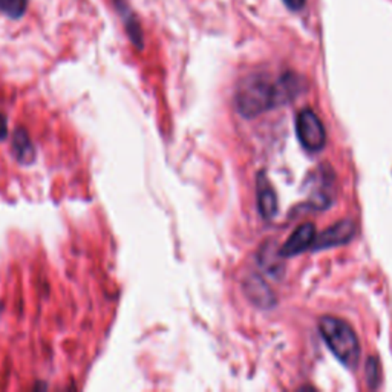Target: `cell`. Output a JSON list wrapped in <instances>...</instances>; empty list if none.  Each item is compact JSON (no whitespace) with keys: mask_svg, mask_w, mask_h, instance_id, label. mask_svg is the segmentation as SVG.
I'll use <instances>...</instances> for the list:
<instances>
[{"mask_svg":"<svg viewBox=\"0 0 392 392\" xmlns=\"http://www.w3.org/2000/svg\"><path fill=\"white\" fill-rule=\"evenodd\" d=\"M296 134L299 141L308 152L322 150L327 143V132H325L322 119L311 109H303L297 114Z\"/></svg>","mask_w":392,"mask_h":392,"instance_id":"obj_3","label":"cell"},{"mask_svg":"<svg viewBox=\"0 0 392 392\" xmlns=\"http://www.w3.org/2000/svg\"><path fill=\"white\" fill-rule=\"evenodd\" d=\"M12 154L22 164H31L36 158L34 146H32L28 132L22 128L16 129L14 135H12Z\"/></svg>","mask_w":392,"mask_h":392,"instance_id":"obj_8","label":"cell"},{"mask_svg":"<svg viewBox=\"0 0 392 392\" xmlns=\"http://www.w3.org/2000/svg\"><path fill=\"white\" fill-rule=\"evenodd\" d=\"M307 89V82L296 72H284L279 77L250 74L239 83L235 104L244 118H255L277 106L287 104Z\"/></svg>","mask_w":392,"mask_h":392,"instance_id":"obj_1","label":"cell"},{"mask_svg":"<svg viewBox=\"0 0 392 392\" xmlns=\"http://www.w3.org/2000/svg\"><path fill=\"white\" fill-rule=\"evenodd\" d=\"M115 5L118 6V11L122 12L123 20L126 23V30H128V34H129L130 40L134 42L137 48L141 49L143 48V34H141V28H139L137 19L132 16L130 10L122 2V0H117Z\"/></svg>","mask_w":392,"mask_h":392,"instance_id":"obj_9","label":"cell"},{"mask_svg":"<svg viewBox=\"0 0 392 392\" xmlns=\"http://www.w3.org/2000/svg\"><path fill=\"white\" fill-rule=\"evenodd\" d=\"M357 225L351 219L338 221L334 225H331L327 230H323L321 235L316 236L313 244V250H325L331 247H338L351 242L356 236Z\"/></svg>","mask_w":392,"mask_h":392,"instance_id":"obj_4","label":"cell"},{"mask_svg":"<svg viewBox=\"0 0 392 392\" xmlns=\"http://www.w3.org/2000/svg\"><path fill=\"white\" fill-rule=\"evenodd\" d=\"M319 331L337 360H341L349 369L357 368L358 358H360V342L348 322L325 316L319 321Z\"/></svg>","mask_w":392,"mask_h":392,"instance_id":"obj_2","label":"cell"},{"mask_svg":"<svg viewBox=\"0 0 392 392\" xmlns=\"http://www.w3.org/2000/svg\"><path fill=\"white\" fill-rule=\"evenodd\" d=\"M367 382L371 389H376L380 382V365L377 357H371L367 362Z\"/></svg>","mask_w":392,"mask_h":392,"instance_id":"obj_11","label":"cell"},{"mask_svg":"<svg viewBox=\"0 0 392 392\" xmlns=\"http://www.w3.org/2000/svg\"><path fill=\"white\" fill-rule=\"evenodd\" d=\"M8 135V124H6V117L3 114H0V141L6 138Z\"/></svg>","mask_w":392,"mask_h":392,"instance_id":"obj_13","label":"cell"},{"mask_svg":"<svg viewBox=\"0 0 392 392\" xmlns=\"http://www.w3.org/2000/svg\"><path fill=\"white\" fill-rule=\"evenodd\" d=\"M316 241V227L314 224L305 222L291 233V236L285 241V244L279 249V255L282 257H291L297 256L307 251L308 249H313V244Z\"/></svg>","mask_w":392,"mask_h":392,"instance_id":"obj_5","label":"cell"},{"mask_svg":"<svg viewBox=\"0 0 392 392\" xmlns=\"http://www.w3.org/2000/svg\"><path fill=\"white\" fill-rule=\"evenodd\" d=\"M257 209L264 219H271L277 211V198L273 185L268 181L267 175L261 172L256 178Z\"/></svg>","mask_w":392,"mask_h":392,"instance_id":"obj_6","label":"cell"},{"mask_svg":"<svg viewBox=\"0 0 392 392\" xmlns=\"http://www.w3.org/2000/svg\"><path fill=\"white\" fill-rule=\"evenodd\" d=\"M282 2L291 11H301L307 3V0H282Z\"/></svg>","mask_w":392,"mask_h":392,"instance_id":"obj_12","label":"cell"},{"mask_svg":"<svg viewBox=\"0 0 392 392\" xmlns=\"http://www.w3.org/2000/svg\"><path fill=\"white\" fill-rule=\"evenodd\" d=\"M28 0H0V11L11 19H19L25 14Z\"/></svg>","mask_w":392,"mask_h":392,"instance_id":"obj_10","label":"cell"},{"mask_svg":"<svg viewBox=\"0 0 392 392\" xmlns=\"http://www.w3.org/2000/svg\"><path fill=\"white\" fill-rule=\"evenodd\" d=\"M244 290L250 301L257 305L259 308H271L276 303L273 291L256 275H251L249 279H245Z\"/></svg>","mask_w":392,"mask_h":392,"instance_id":"obj_7","label":"cell"}]
</instances>
